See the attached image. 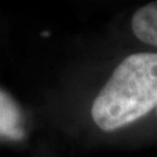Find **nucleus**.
<instances>
[{"label": "nucleus", "instance_id": "3", "mask_svg": "<svg viewBox=\"0 0 157 157\" xmlns=\"http://www.w3.org/2000/svg\"><path fill=\"white\" fill-rule=\"evenodd\" d=\"M0 135L21 140L23 130L21 127V113L17 102L10 94L0 90Z\"/></svg>", "mask_w": 157, "mask_h": 157}, {"label": "nucleus", "instance_id": "2", "mask_svg": "<svg viewBox=\"0 0 157 157\" xmlns=\"http://www.w3.org/2000/svg\"><path fill=\"white\" fill-rule=\"evenodd\" d=\"M130 27L136 39L146 44L157 47V1L149 2L135 12Z\"/></svg>", "mask_w": 157, "mask_h": 157}, {"label": "nucleus", "instance_id": "1", "mask_svg": "<svg viewBox=\"0 0 157 157\" xmlns=\"http://www.w3.org/2000/svg\"><path fill=\"white\" fill-rule=\"evenodd\" d=\"M157 107V52H136L114 69L91 107L104 132H114L146 117Z\"/></svg>", "mask_w": 157, "mask_h": 157}]
</instances>
